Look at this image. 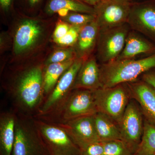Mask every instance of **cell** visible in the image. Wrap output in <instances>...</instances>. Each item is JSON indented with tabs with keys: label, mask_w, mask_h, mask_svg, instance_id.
<instances>
[{
	"label": "cell",
	"mask_w": 155,
	"mask_h": 155,
	"mask_svg": "<svg viewBox=\"0 0 155 155\" xmlns=\"http://www.w3.org/2000/svg\"><path fill=\"white\" fill-rule=\"evenodd\" d=\"M44 63L19 65L11 72L5 87L17 114L34 116L44 99Z\"/></svg>",
	"instance_id": "obj_1"
},
{
	"label": "cell",
	"mask_w": 155,
	"mask_h": 155,
	"mask_svg": "<svg viewBox=\"0 0 155 155\" xmlns=\"http://www.w3.org/2000/svg\"><path fill=\"white\" fill-rule=\"evenodd\" d=\"M17 21L13 34V54L15 60L22 61L36 53L47 41L48 23L36 18L25 17Z\"/></svg>",
	"instance_id": "obj_2"
},
{
	"label": "cell",
	"mask_w": 155,
	"mask_h": 155,
	"mask_svg": "<svg viewBox=\"0 0 155 155\" xmlns=\"http://www.w3.org/2000/svg\"><path fill=\"white\" fill-rule=\"evenodd\" d=\"M102 87H112L138 80L146 72L155 70V53L140 58L115 61L100 65Z\"/></svg>",
	"instance_id": "obj_3"
},
{
	"label": "cell",
	"mask_w": 155,
	"mask_h": 155,
	"mask_svg": "<svg viewBox=\"0 0 155 155\" xmlns=\"http://www.w3.org/2000/svg\"><path fill=\"white\" fill-rule=\"evenodd\" d=\"M97 112L94 91L76 89L73 90L51 112L35 118L59 124L83 116H93Z\"/></svg>",
	"instance_id": "obj_4"
},
{
	"label": "cell",
	"mask_w": 155,
	"mask_h": 155,
	"mask_svg": "<svg viewBox=\"0 0 155 155\" xmlns=\"http://www.w3.org/2000/svg\"><path fill=\"white\" fill-rule=\"evenodd\" d=\"M12 155H50L32 116L17 113Z\"/></svg>",
	"instance_id": "obj_5"
},
{
	"label": "cell",
	"mask_w": 155,
	"mask_h": 155,
	"mask_svg": "<svg viewBox=\"0 0 155 155\" xmlns=\"http://www.w3.org/2000/svg\"><path fill=\"white\" fill-rule=\"evenodd\" d=\"M94 95L97 112L108 116L119 125L131 100L126 83L98 89L94 91Z\"/></svg>",
	"instance_id": "obj_6"
},
{
	"label": "cell",
	"mask_w": 155,
	"mask_h": 155,
	"mask_svg": "<svg viewBox=\"0 0 155 155\" xmlns=\"http://www.w3.org/2000/svg\"><path fill=\"white\" fill-rule=\"evenodd\" d=\"M130 29L127 23L100 29L95 56L100 65L111 63L118 58L123 51Z\"/></svg>",
	"instance_id": "obj_7"
},
{
	"label": "cell",
	"mask_w": 155,
	"mask_h": 155,
	"mask_svg": "<svg viewBox=\"0 0 155 155\" xmlns=\"http://www.w3.org/2000/svg\"><path fill=\"white\" fill-rule=\"evenodd\" d=\"M50 155H81V150L68 133L59 125L33 117Z\"/></svg>",
	"instance_id": "obj_8"
},
{
	"label": "cell",
	"mask_w": 155,
	"mask_h": 155,
	"mask_svg": "<svg viewBox=\"0 0 155 155\" xmlns=\"http://www.w3.org/2000/svg\"><path fill=\"white\" fill-rule=\"evenodd\" d=\"M84 59L77 58L60 78L48 95L45 98L34 117H39L51 112L73 90L78 71Z\"/></svg>",
	"instance_id": "obj_9"
},
{
	"label": "cell",
	"mask_w": 155,
	"mask_h": 155,
	"mask_svg": "<svg viewBox=\"0 0 155 155\" xmlns=\"http://www.w3.org/2000/svg\"><path fill=\"white\" fill-rule=\"evenodd\" d=\"M119 127L122 140L134 154L141 141L144 128V117L140 107L134 100L131 99L128 103Z\"/></svg>",
	"instance_id": "obj_10"
},
{
	"label": "cell",
	"mask_w": 155,
	"mask_h": 155,
	"mask_svg": "<svg viewBox=\"0 0 155 155\" xmlns=\"http://www.w3.org/2000/svg\"><path fill=\"white\" fill-rule=\"evenodd\" d=\"M132 2L130 0L101 1L94 7L96 20L100 29L127 23Z\"/></svg>",
	"instance_id": "obj_11"
},
{
	"label": "cell",
	"mask_w": 155,
	"mask_h": 155,
	"mask_svg": "<svg viewBox=\"0 0 155 155\" xmlns=\"http://www.w3.org/2000/svg\"><path fill=\"white\" fill-rule=\"evenodd\" d=\"M127 23L131 29L155 44V2H132Z\"/></svg>",
	"instance_id": "obj_12"
},
{
	"label": "cell",
	"mask_w": 155,
	"mask_h": 155,
	"mask_svg": "<svg viewBox=\"0 0 155 155\" xmlns=\"http://www.w3.org/2000/svg\"><path fill=\"white\" fill-rule=\"evenodd\" d=\"M55 124L64 128L81 150L91 143L100 141L96 129L94 115Z\"/></svg>",
	"instance_id": "obj_13"
},
{
	"label": "cell",
	"mask_w": 155,
	"mask_h": 155,
	"mask_svg": "<svg viewBox=\"0 0 155 155\" xmlns=\"http://www.w3.org/2000/svg\"><path fill=\"white\" fill-rule=\"evenodd\" d=\"M131 99L138 104L144 119L155 127V89L141 79L126 83Z\"/></svg>",
	"instance_id": "obj_14"
},
{
	"label": "cell",
	"mask_w": 155,
	"mask_h": 155,
	"mask_svg": "<svg viewBox=\"0 0 155 155\" xmlns=\"http://www.w3.org/2000/svg\"><path fill=\"white\" fill-rule=\"evenodd\" d=\"M102 87L100 65L95 56L92 55L84 60L78 73L73 90L95 91Z\"/></svg>",
	"instance_id": "obj_15"
},
{
	"label": "cell",
	"mask_w": 155,
	"mask_h": 155,
	"mask_svg": "<svg viewBox=\"0 0 155 155\" xmlns=\"http://www.w3.org/2000/svg\"><path fill=\"white\" fill-rule=\"evenodd\" d=\"M155 53V44L135 31L130 29L125 46L116 60L135 59L140 56L150 55Z\"/></svg>",
	"instance_id": "obj_16"
},
{
	"label": "cell",
	"mask_w": 155,
	"mask_h": 155,
	"mask_svg": "<svg viewBox=\"0 0 155 155\" xmlns=\"http://www.w3.org/2000/svg\"><path fill=\"white\" fill-rule=\"evenodd\" d=\"M99 31L96 19L81 27L73 48L77 58L84 60L93 55L96 48Z\"/></svg>",
	"instance_id": "obj_17"
},
{
	"label": "cell",
	"mask_w": 155,
	"mask_h": 155,
	"mask_svg": "<svg viewBox=\"0 0 155 155\" xmlns=\"http://www.w3.org/2000/svg\"><path fill=\"white\" fill-rule=\"evenodd\" d=\"M45 11L48 15L58 13L62 18L70 12L95 15L94 7L79 0H49Z\"/></svg>",
	"instance_id": "obj_18"
},
{
	"label": "cell",
	"mask_w": 155,
	"mask_h": 155,
	"mask_svg": "<svg viewBox=\"0 0 155 155\" xmlns=\"http://www.w3.org/2000/svg\"><path fill=\"white\" fill-rule=\"evenodd\" d=\"M17 114L3 112L0 116V151L2 155H12L15 139Z\"/></svg>",
	"instance_id": "obj_19"
},
{
	"label": "cell",
	"mask_w": 155,
	"mask_h": 155,
	"mask_svg": "<svg viewBox=\"0 0 155 155\" xmlns=\"http://www.w3.org/2000/svg\"><path fill=\"white\" fill-rule=\"evenodd\" d=\"M94 118L100 141L122 140L119 125L112 119L99 112L94 115Z\"/></svg>",
	"instance_id": "obj_20"
},
{
	"label": "cell",
	"mask_w": 155,
	"mask_h": 155,
	"mask_svg": "<svg viewBox=\"0 0 155 155\" xmlns=\"http://www.w3.org/2000/svg\"><path fill=\"white\" fill-rule=\"evenodd\" d=\"M75 59L63 63H54L45 66L43 75L44 100L52 91L61 76L72 65Z\"/></svg>",
	"instance_id": "obj_21"
},
{
	"label": "cell",
	"mask_w": 155,
	"mask_h": 155,
	"mask_svg": "<svg viewBox=\"0 0 155 155\" xmlns=\"http://www.w3.org/2000/svg\"><path fill=\"white\" fill-rule=\"evenodd\" d=\"M134 155H155V127L144 119L143 134Z\"/></svg>",
	"instance_id": "obj_22"
},
{
	"label": "cell",
	"mask_w": 155,
	"mask_h": 155,
	"mask_svg": "<svg viewBox=\"0 0 155 155\" xmlns=\"http://www.w3.org/2000/svg\"><path fill=\"white\" fill-rule=\"evenodd\" d=\"M103 143L104 155H134L133 151L122 140L103 142Z\"/></svg>",
	"instance_id": "obj_23"
},
{
	"label": "cell",
	"mask_w": 155,
	"mask_h": 155,
	"mask_svg": "<svg viewBox=\"0 0 155 155\" xmlns=\"http://www.w3.org/2000/svg\"><path fill=\"white\" fill-rule=\"evenodd\" d=\"M77 58L73 48L59 49L54 51L44 62L45 66L54 63H63Z\"/></svg>",
	"instance_id": "obj_24"
},
{
	"label": "cell",
	"mask_w": 155,
	"mask_h": 155,
	"mask_svg": "<svg viewBox=\"0 0 155 155\" xmlns=\"http://www.w3.org/2000/svg\"><path fill=\"white\" fill-rule=\"evenodd\" d=\"M96 19L94 14L70 12L66 17L62 18V20L69 25L82 27Z\"/></svg>",
	"instance_id": "obj_25"
},
{
	"label": "cell",
	"mask_w": 155,
	"mask_h": 155,
	"mask_svg": "<svg viewBox=\"0 0 155 155\" xmlns=\"http://www.w3.org/2000/svg\"><path fill=\"white\" fill-rule=\"evenodd\" d=\"M82 27L71 25L65 36L55 41L57 44L63 47L74 46L77 41L81 28Z\"/></svg>",
	"instance_id": "obj_26"
},
{
	"label": "cell",
	"mask_w": 155,
	"mask_h": 155,
	"mask_svg": "<svg viewBox=\"0 0 155 155\" xmlns=\"http://www.w3.org/2000/svg\"><path fill=\"white\" fill-rule=\"evenodd\" d=\"M81 150V155H104V145L102 142H97L88 145Z\"/></svg>",
	"instance_id": "obj_27"
},
{
	"label": "cell",
	"mask_w": 155,
	"mask_h": 155,
	"mask_svg": "<svg viewBox=\"0 0 155 155\" xmlns=\"http://www.w3.org/2000/svg\"><path fill=\"white\" fill-rule=\"evenodd\" d=\"M70 27L71 25L67 22L62 20L59 21L56 25L53 32V38L54 41H56L65 36L69 31Z\"/></svg>",
	"instance_id": "obj_28"
},
{
	"label": "cell",
	"mask_w": 155,
	"mask_h": 155,
	"mask_svg": "<svg viewBox=\"0 0 155 155\" xmlns=\"http://www.w3.org/2000/svg\"><path fill=\"white\" fill-rule=\"evenodd\" d=\"M141 79L149 84L155 89V70L145 73L141 76Z\"/></svg>",
	"instance_id": "obj_29"
},
{
	"label": "cell",
	"mask_w": 155,
	"mask_h": 155,
	"mask_svg": "<svg viewBox=\"0 0 155 155\" xmlns=\"http://www.w3.org/2000/svg\"><path fill=\"white\" fill-rule=\"evenodd\" d=\"M13 0H0L1 8L5 12H8L11 7Z\"/></svg>",
	"instance_id": "obj_30"
},
{
	"label": "cell",
	"mask_w": 155,
	"mask_h": 155,
	"mask_svg": "<svg viewBox=\"0 0 155 155\" xmlns=\"http://www.w3.org/2000/svg\"><path fill=\"white\" fill-rule=\"evenodd\" d=\"M28 5L31 8H33L38 5L42 0H25Z\"/></svg>",
	"instance_id": "obj_31"
},
{
	"label": "cell",
	"mask_w": 155,
	"mask_h": 155,
	"mask_svg": "<svg viewBox=\"0 0 155 155\" xmlns=\"http://www.w3.org/2000/svg\"><path fill=\"white\" fill-rule=\"evenodd\" d=\"M83 2L87 3L90 5L94 7L101 1V0H82Z\"/></svg>",
	"instance_id": "obj_32"
},
{
	"label": "cell",
	"mask_w": 155,
	"mask_h": 155,
	"mask_svg": "<svg viewBox=\"0 0 155 155\" xmlns=\"http://www.w3.org/2000/svg\"><path fill=\"white\" fill-rule=\"evenodd\" d=\"M132 2H136L137 0H130ZM138 1H140V0H138Z\"/></svg>",
	"instance_id": "obj_33"
},
{
	"label": "cell",
	"mask_w": 155,
	"mask_h": 155,
	"mask_svg": "<svg viewBox=\"0 0 155 155\" xmlns=\"http://www.w3.org/2000/svg\"><path fill=\"white\" fill-rule=\"evenodd\" d=\"M101 1H106V0H101Z\"/></svg>",
	"instance_id": "obj_34"
},
{
	"label": "cell",
	"mask_w": 155,
	"mask_h": 155,
	"mask_svg": "<svg viewBox=\"0 0 155 155\" xmlns=\"http://www.w3.org/2000/svg\"></svg>",
	"instance_id": "obj_35"
}]
</instances>
